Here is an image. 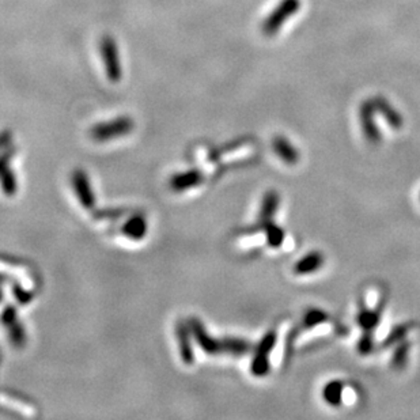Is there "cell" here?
Wrapping results in <instances>:
<instances>
[{
  "instance_id": "cell-1",
  "label": "cell",
  "mask_w": 420,
  "mask_h": 420,
  "mask_svg": "<svg viewBox=\"0 0 420 420\" xmlns=\"http://www.w3.org/2000/svg\"><path fill=\"white\" fill-rule=\"evenodd\" d=\"M100 52H101V59L105 67V72L108 79L117 83L123 78V66H121V59H120V52L114 39L111 36H104L100 43Z\"/></svg>"
},
{
  "instance_id": "cell-2",
  "label": "cell",
  "mask_w": 420,
  "mask_h": 420,
  "mask_svg": "<svg viewBox=\"0 0 420 420\" xmlns=\"http://www.w3.org/2000/svg\"><path fill=\"white\" fill-rule=\"evenodd\" d=\"M133 123L131 118L120 117V118H116L109 123H104V124L94 127L91 135L97 140H108L114 136H121V135L130 133L133 130Z\"/></svg>"
},
{
  "instance_id": "cell-3",
  "label": "cell",
  "mask_w": 420,
  "mask_h": 420,
  "mask_svg": "<svg viewBox=\"0 0 420 420\" xmlns=\"http://www.w3.org/2000/svg\"><path fill=\"white\" fill-rule=\"evenodd\" d=\"M324 264V257L318 252H311L306 255L304 259H301L295 266V273L298 275H308L314 271H317L320 266Z\"/></svg>"
},
{
  "instance_id": "cell-4",
  "label": "cell",
  "mask_w": 420,
  "mask_h": 420,
  "mask_svg": "<svg viewBox=\"0 0 420 420\" xmlns=\"http://www.w3.org/2000/svg\"><path fill=\"white\" fill-rule=\"evenodd\" d=\"M273 147H275L276 154L279 155L286 163L294 165V163L298 162V153L295 151V149L288 143L286 139L278 137L273 142Z\"/></svg>"
},
{
  "instance_id": "cell-5",
  "label": "cell",
  "mask_w": 420,
  "mask_h": 420,
  "mask_svg": "<svg viewBox=\"0 0 420 420\" xmlns=\"http://www.w3.org/2000/svg\"><path fill=\"white\" fill-rule=\"evenodd\" d=\"M343 384L340 381H332L327 384V386L323 391L324 400L331 405H339L343 398Z\"/></svg>"
},
{
  "instance_id": "cell-6",
  "label": "cell",
  "mask_w": 420,
  "mask_h": 420,
  "mask_svg": "<svg viewBox=\"0 0 420 420\" xmlns=\"http://www.w3.org/2000/svg\"><path fill=\"white\" fill-rule=\"evenodd\" d=\"M378 320H379V314L377 311H372V310H363L358 317L360 327L365 330H369V331L376 327Z\"/></svg>"
},
{
  "instance_id": "cell-7",
  "label": "cell",
  "mask_w": 420,
  "mask_h": 420,
  "mask_svg": "<svg viewBox=\"0 0 420 420\" xmlns=\"http://www.w3.org/2000/svg\"><path fill=\"white\" fill-rule=\"evenodd\" d=\"M327 317H328V316H327L323 310H309V311L305 314L304 323H305V325H306L308 328H311V327H314V325H317V324L325 321Z\"/></svg>"
},
{
  "instance_id": "cell-8",
  "label": "cell",
  "mask_w": 420,
  "mask_h": 420,
  "mask_svg": "<svg viewBox=\"0 0 420 420\" xmlns=\"http://www.w3.org/2000/svg\"><path fill=\"white\" fill-rule=\"evenodd\" d=\"M285 240V231L273 224H271L268 227V243H271V246L278 248L280 246V243Z\"/></svg>"
},
{
  "instance_id": "cell-9",
  "label": "cell",
  "mask_w": 420,
  "mask_h": 420,
  "mask_svg": "<svg viewBox=\"0 0 420 420\" xmlns=\"http://www.w3.org/2000/svg\"><path fill=\"white\" fill-rule=\"evenodd\" d=\"M278 203H279V199H278L276 194H273V192L268 194L264 205H263V218H271L273 215V212L278 207Z\"/></svg>"
},
{
  "instance_id": "cell-10",
  "label": "cell",
  "mask_w": 420,
  "mask_h": 420,
  "mask_svg": "<svg viewBox=\"0 0 420 420\" xmlns=\"http://www.w3.org/2000/svg\"><path fill=\"white\" fill-rule=\"evenodd\" d=\"M405 358H407V347L405 346H401V348L398 350V353H396V356H395V365H404V362H405Z\"/></svg>"
},
{
  "instance_id": "cell-11",
  "label": "cell",
  "mask_w": 420,
  "mask_h": 420,
  "mask_svg": "<svg viewBox=\"0 0 420 420\" xmlns=\"http://www.w3.org/2000/svg\"><path fill=\"white\" fill-rule=\"evenodd\" d=\"M372 347H373V341H372V339H370L369 336H366V337L360 341L359 350H360L362 353H367V351L372 350Z\"/></svg>"
}]
</instances>
